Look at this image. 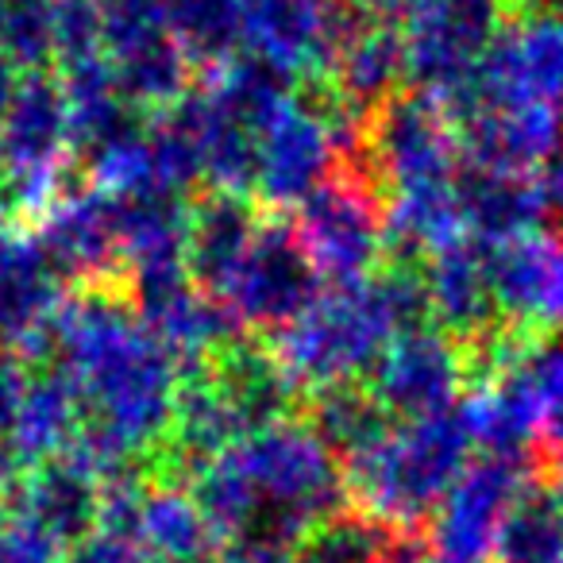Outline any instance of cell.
<instances>
[{
    "mask_svg": "<svg viewBox=\"0 0 563 563\" xmlns=\"http://www.w3.org/2000/svg\"><path fill=\"white\" fill-rule=\"evenodd\" d=\"M540 444L552 460L563 463V390L555 394L544 406V417H540Z\"/></svg>",
    "mask_w": 563,
    "mask_h": 563,
    "instance_id": "31",
    "label": "cell"
},
{
    "mask_svg": "<svg viewBox=\"0 0 563 563\" xmlns=\"http://www.w3.org/2000/svg\"><path fill=\"white\" fill-rule=\"evenodd\" d=\"M455 201H460L463 232L478 247H498V243H509L517 235H529L544 220L537 178H525V174H494L460 166Z\"/></svg>",
    "mask_w": 563,
    "mask_h": 563,
    "instance_id": "15",
    "label": "cell"
},
{
    "mask_svg": "<svg viewBox=\"0 0 563 563\" xmlns=\"http://www.w3.org/2000/svg\"><path fill=\"white\" fill-rule=\"evenodd\" d=\"M309 424H313V432L329 444V452L344 467L371 455L398 429L390 409L378 401V394L371 390L367 378L313 390V398H309Z\"/></svg>",
    "mask_w": 563,
    "mask_h": 563,
    "instance_id": "19",
    "label": "cell"
},
{
    "mask_svg": "<svg viewBox=\"0 0 563 563\" xmlns=\"http://www.w3.org/2000/svg\"><path fill=\"white\" fill-rule=\"evenodd\" d=\"M537 189H540V205H544V217L560 220L563 228V147L540 166Z\"/></svg>",
    "mask_w": 563,
    "mask_h": 563,
    "instance_id": "29",
    "label": "cell"
},
{
    "mask_svg": "<svg viewBox=\"0 0 563 563\" xmlns=\"http://www.w3.org/2000/svg\"><path fill=\"white\" fill-rule=\"evenodd\" d=\"M398 332L371 298L367 282L321 294L294 324L274 336V355L290 378L309 390L371 378Z\"/></svg>",
    "mask_w": 563,
    "mask_h": 563,
    "instance_id": "3",
    "label": "cell"
},
{
    "mask_svg": "<svg viewBox=\"0 0 563 563\" xmlns=\"http://www.w3.org/2000/svg\"><path fill=\"white\" fill-rule=\"evenodd\" d=\"M455 143L463 166L529 178L563 147V109L555 104L475 109L455 120Z\"/></svg>",
    "mask_w": 563,
    "mask_h": 563,
    "instance_id": "13",
    "label": "cell"
},
{
    "mask_svg": "<svg viewBox=\"0 0 563 563\" xmlns=\"http://www.w3.org/2000/svg\"><path fill=\"white\" fill-rule=\"evenodd\" d=\"M490 290L501 321L529 332H563V235L529 232L486 247Z\"/></svg>",
    "mask_w": 563,
    "mask_h": 563,
    "instance_id": "12",
    "label": "cell"
},
{
    "mask_svg": "<svg viewBox=\"0 0 563 563\" xmlns=\"http://www.w3.org/2000/svg\"><path fill=\"white\" fill-rule=\"evenodd\" d=\"M294 81H298V74L282 70V66L266 63V58H258V55H247L228 70L224 86H220V97H224L255 132H263V128L298 97L294 93Z\"/></svg>",
    "mask_w": 563,
    "mask_h": 563,
    "instance_id": "24",
    "label": "cell"
},
{
    "mask_svg": "<svg viewBox=\"0 0 563 563\" xmlns=\"http://www.w3.org/2000/svg\"><path fill=\"white\" fill-rule=\"evenodd\" d=\"M424 286H429L432 321L440 332L467 347L483 332H490L501 321L498 301L490 290V271H486V247L475 240L452 243V247L432 251L421 263Z\"/></svg>",
    "mask_w": 563,
    "mask_h": 563,
    "instance_id": "14",
    "label": "cell"
},
{
    "mask_svg": "<svg viewBox=\"0 0 563 563\" xmlns=\"http://www.w3.org/2000/svg\"><path fill=\"white\" fill-rule=\"evenodd\" d=\"M371 390L390 417L424 421V417L460 409V394L471 383L463 344L440 329H413L390 340L383 360L371 371Z\"/></svg>",
    "mask_w": 563,
    "mask_h": 563,
    "instance_id": "9",
    "label": "cell"
},
{
    "mask_svg": "<svg viewBox=\"0 0 563 563\" xmlns=\"http://www.w3.org/2000/svg\"><path fill=\"white\" fill-rule=\"evenodd\" d=\"M390 532V525L371 517L367 509L344 506L294 544V563H383Z\"/></svg>",
    "mask_w": 563,
    "mask_h": 563,
    "instance_id": "23",
    "label": "cell"
},
{
    "mask_svg": "<svg viewBox=\"0 0 563 563\" xmlns=\"http://www.w3.org/2000/svg\"><path fill=\"white\" fill-rule=\"evenodd\" d=\"M186 43L201 58L217 63L243 40V4L240 0H189L186 4Z\"/></svg>",
    "mask_w": 563,
    "mask_h": 563,
    "instance_id": "26",
    "label": "cell"
},
{
    "mask_svg": "<svg viewBox=\"0 0 563 563\" xmlns=\"http://www.w3.org/2000/svg\"><path fill=\"white\" fill-rule=\"evenodd\" d=\"M525 483V460L486 452L471 460L432 514L429 540L437 563H494L498 529Z\"/></svg>",
    "mask_w": 563,
    "mask_h": 563,
    "instance_id": "7",
    "label": "cell"
},
{
    "mask_svg": "<svg viewBox=\"0 0 563 563\" xmlns=\"http://www.w3.org/2000/svg\"><path fill=\"white\" fill-rule=\"evenodd\" d=\"M224 563H294V552L274 540H243L224 555Z\"/></svg>",
    "mask_w": 563,
    "mask_h": 563,
    "instance_id": "30",
    "label": "cell"
},
{
    "mask_svg": "<svg viewBox=\"0 0 563 563\" xmlns=\"http://www.w3.org/2000/svg\"><path fill=\"white\" fill-rule=\"evenodd\" d=\"M251 498V537L274 544H298L317 521L344 509L347 475L309 421L271 424L232 448Z\"/></svg>",
    "mask_w": 563,
    "mask_h": 563,
    "instance_id": "1",
    "label": "cell"
},
{
    "mask_svg": "<svg viewBox=\"0 0 563 563\" xmlns=\"http://www.w3.org/2000/svg\"><path fill=\"white\" fill-rule=\"evenodd\" d=\"M217 386L228 394L235 417H240L243 432L255 437V432L282 424L294 417L301 386L290 378V371L282 367V360L274 355V347L263 344H243L235 340L232 347L220 352L217 363Z\"/></svg>",
    "mask_w": 563,
    "mask_h": 563,
    "instance_id": "17",
    "label": "cell"
},
{
    "mask_svg": "<svg viewBox=\"0 0 563 563\" xmlns=\"http://www.w3.org/2000/svg\"><path fill=\"white\" fill-rule=\"evenodd\" d=\"M224 294L240 324L274 336L321 298V274L294 220H263Z\"/></svg>",
    "mask_w": 563,
    "mask_h": 563,
    "instance_id": "6",
    "label": "cell"
},
{
    "mask_svg": "<svg viewBox=\"0 0 563 563\" xmlns=\"http://www.w3.org/2000/svg\"><path fill=\"white\" fill-rule=\"evenodd\" d=\"M194 151L220 194H251L258 178V132L224 101L209 97L194 109Z\"/></svg>",
    "mask_w": 563,
    "mask_h": 563,
    "instance_id": "21",
    "label": "cell"
},
{
    "mask_svg": "<svg viewBox=\"0 0 563 563\" xmlns=\"http://www.w3.org/2000/svg\"><path fill=\"white\" fill-rule=\"evenodd\" d=\"M371 178L390 197L452 189L460 178V143L444 104L424 93H394L367 128Z\"/></svg>",
    "mask_w": 563,
    "mask_h": 563,
    "instance_id": "5",
    "label": "cell"
},
{
    "mask_svg": "<svg viewBox=\"0 0 563 563\" xmlns=\"http://www.w3.org/2000/svg\"><path fill=\"white\" fill-rule=\"evenodd\" d=\"M471 448L475 437L463 409L406 421L371 455L347 463V494L390 529H413L437 514L444 494L471 463Z\"/></svg>",
    "mask_w": 563,
    "mask_h": 563,
    "instance_id": "2",
    "label": "cell"
},
{
    "mask_svg": "<svg viewBox=\"0 0 563 563\" xmlns=\"http://www.w3.org/2000/svg\"><path fill=\"white\" fill-rule=\"evenodd\" d=\"M494 563H563V467L521 486L498 529Z\"/></svg>",
    "mask_w": 563,
    "mask_h": 563,
    "instance_id": "20",
    "label": "cell"
},
{
    "mask_svg": "<svg viewBox=\"0 0 563 563\" xmlns=\"http://www.w3.org/2000/svg\"><path fill=\"white\" fill-rule=\"evenodd\" d=\"M336 158L340 143L336 128L329 120L324 86L317 89V101L298 93L258 132L255 194L266 205H301L309 194H317L332 178V163Z\"/></svg>",
    "mask_w": 563,
    "mask_h": 563,
    "instance_id": "8",
    "label": "cell"
},
{
    "mask_svg": "<svg viewBox=\"0 0 563 563\" xmlns=\"http://www.w3.org/2000/svg\"><path fill=\"white\" fill-rule=\"evenodd\" d=\"M158 540L170 548L174 555H194L209 544V521H205L201 509H194L189 501L170 498L163 506V517H158Z\"/></svg>",
    "mask_w": 563,
    "mask_h": 563,
    "instance_id": "27",
    "label": "cell"
},
{
    "mask_svg": "<svg viewBox=\"0 0 563 563\" xmlns=\"http://www.w3.org/2000/svg\"><path fill=\"white\" fill-rule=\"evenodd\" d=\"M355 12L324 0H243V40L251 55L290 74H324L336 47L360 27Z\"/></svg>",
    "mask_w": 563,
    "mask_h": 563,
    "instance_id": "11",
    "label": "cell"
},
{
    "mask_svg": "<svg viewBox=\"0 0 563 563\" xmlns=\"http://www.w3.org/2000/svg\"><path fill=\"white\" fill-rule=\"evenodd\" d=\"M460 409L471 424L475 448H483L486 455L525 460L529 448L540 440V417L544 413H540V398L521 367L483 383Z\"/></svg>",
    "mask_w": 563,
    "mask_h": 563,
    "instance_id": "18",
    "label": "cell"
},
{
    "mask_svg": "<svg viewBox=\"0 0 563 563\" xmlns=\"http://www.w3.org/2000/svg\"><path fill=\"white\" fill-rule=\"evenodd\" d=\"M324 74L352 109L375 117L394 93H401V81H409L406 35L394 24H360L336 47Z\"/></svg>",
    "mask_w": 563,
    "mask_h": 563,
    "instance_id": "16",
    "label": "cell"
},
{
    "mask_svg": "<svg viewBox=\"0 0 563 563\" xmlns=\"http://www.w3.org/2000/svg\"><path fill=\"white\" fill-rule=\"evenodd\" d=\"M563 104V16H537L498 32L475 78V109ZM463 120V117H460Z\"/></svg>",
    "mask_w": 563,
    "mask_h": 563,
    "instance_id": "10",
    "label": "cell"
},
{
    "mask_svg": "<svg viewBox=\"0 0 563 563\" xmlns=\"http://www.w3.org/2000/svg\"><path fill=\"white\" fill-rule=\"evenodd\" d=\"M294 228L332 290L363 286L386 258V205H378L371 174H332L298 205Z\"/></svg>",
    "mask_w": 563,
    "mask_h": 563,
    "instance_id": "4",
    "label": "cell"
},
{
    "mask_svg": "<svg viewBox=\"0 0 563 563\" xmlns=\"http://www.w3.org/2000/svg\"><path fill=\"white\" fill-rule=\"evenodd\" d=\"M383 563H437V552H432V540L417 529H394L390 540H386Z\"/></svg>",
    "mask_w": 563,
    "mask_h": 563,
    "instance_id": "28",
    "label": "cell"
},
{
    "mask_svg": "<svg viewBox=\"0 0 563 563\" xmlns=\"http://www.w3.org/2000/svg\"><path fill=\"white\" fill-rule=\"evenodd\" d=\"M258 228H263V220H258V205L251 201V194L209 197L194 220V243H189L194 271L209 286L224 290L228 282H232L235 266L247 255V247L255 243Z\"/></svg>",
    "mask_w": 563,
    "mask_h": 563,
    "instance_id": "22",
    "label": "cell"
},
{
    "mask_svg": "<svg viewBox=\"0 0 563 563\" xmlns=\"http://www.w3.org/2000/svg\"><path fill=\"white\" fill-rule=\"evenodd\" d=\"M186 444L194 448L197 455H224L228 444H232L235 437H247L240 424V417H235L232 401H228V394L217 386V378L205 386H194L186 398Z\"/></svg>",
    "mask_w": 563,
    "mask_h": 563,
    "instance_id": "25",
    "label": "cell"
}]
</instances>
